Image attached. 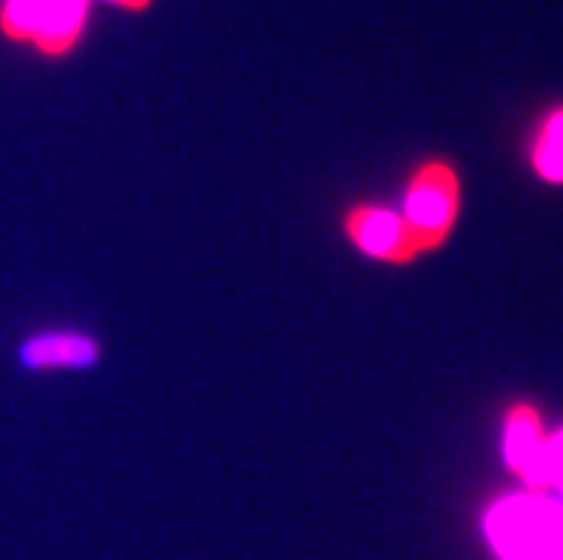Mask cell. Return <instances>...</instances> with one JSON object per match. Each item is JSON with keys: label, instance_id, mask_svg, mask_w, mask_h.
Masks as SVG:
<instances>
[{"label": "cell", "instance_id": "cell-7", "mask_svg": "<svg viewBox=\"0 0 563 560\" xmlns=\"http://www.w3.org/2000/svg\"><path fill=\"white\" fill-rule=\"evenodd\" d=\"M547 483L563 490V432L547 438Z\"/></svg>", "mask_w": 563, "mask_h": 560}, {"label": "cell", "instance_id": "cell-9", "mask_svg": "<svg viewBox=\"0 0 563 560\" xmlns=\"http://www.w3.org/2000/svg\"><path fill=\"white\" fill-rule=\"evenodd\" d=\"M561 492H563V490H561Z\"/></svg>", "mask_w": 563, "mask_h": 560}, {"label": "cell", "instance_id": "cell-1", "mask_svg": "<svg viewBox=\"0 0 563 560\" xmlns=\"http://www.w3.org/2000/svg\"><path fill=\"white\" fill-rule=\"evenodd\" d=\"M461 212V180L443 161H429L415 172L404 200V223L421 255L443 246Z\"/></svg>", "mask_w": 563, "mask_h": 560}, {"label": "cell", "instance_id": "cell-4", "mask_svg": "<svg viewBox=\"0 0 563 560\" xmlns=\"http://www.w3.org/2000/svg\"><path fill=\"white\" fill-rule=\"evenodd\" d=\"M504 454H507L509 466L521 475V481L536 495L550 490V483H547V435H543L538 411L529 404L512 406V411L507 415Z\"/></svg>", "mask_w": 563, "mask_h": 560}, {"label": "cell", "instance_id": "cell-2", "mask_svg": "<svg viewBox=\"0 0 563 560\" xmlns=\"http://www.w3.org/2000/svg\"><path fill=\"white\" fill-rule=\"evenodd\" d=\"M86 0H7L0 29L14 41H35L46 55H64L80 37Z\"/></svg>", "mask_w": 563, "mask_h": 560}, {"label": "cell", "instance_id": "cell-3", "mask_svg": "<svg viewBox=\"0 0 563 560\" xmlns=\"http://www.w3.org/2000/svg\"><path fill=\"white\" fill-rule=\"evenodd\" d=\"M343 229L364 255L386 263H409L421 257L404 218L380 206H355L343 218Z\"/></svg>", "mask_w": 563, "mask_h": 560}, {"label": "cell", "instance_id": "cell-6", "mask_svg": "<svg viewBox=\"0 0 563 560\" xmlns=\"http://www.w3.org/2000/svg\"><path fill=\"white\" fill-rule=\"evenodd\" d=\"M536 150H550V152H561L563 155V107L555 109V112L547 118L541 135H538L536 141Z\"/></svg>", "mask_w": 563, "mask_h": 560}, {"label": "cell", "instance_id": "cell-8", "mask_svg": "<svg viewBox=\"0 0 563 560\" xmlns=\"http://www.w3.org/2000/svg\"><path fill=\"white\" fill-rule=\"evenodd\" d=\"M114 3H121L126 9H146L150 7V0H114Z\"/></svg>", "mask_w": 563, "mask_h": 560}, {"label": "cell", "instance_id": "cell-5", "mask_svg": "<svg viewBox=\"0 0 563 560\" xmlns=\"http://www.w3.org/2000/svg\"><path fill=\"white\" fill-rule=\"evenodd\" d=\"M29 370H78L98 361V343L78 332L37 334L21 349Z\"/></svg>", "mask_w": 563, "mask_h": 560}]
</instances>
